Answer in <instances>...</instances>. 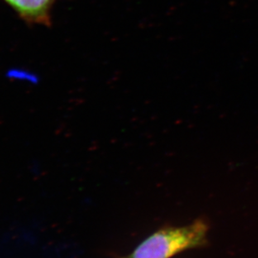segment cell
<instances>
[{
  "mask_svg": "<svg viewBox=\"0 0 258 258\" xmlns=\"http://www.w3.org/2000/svg\"><path fill=\"white\" fill-rule=\"evenodd\" d=\"M28 25L49 27L58 0H4Z\"/></svg>",
  "mask_w": 258,
  "mask_h": 258,
  "instance_id": "cell-2",
  "label": "cell"
},
{
  "mask_svg": "<svg viewBox=\"0 0 258 258\" xmlns=\"http://www.w3.org/2000/svg\"><path fill=\"white\" fill-rule=\"evenodd\" d=\"M209 223L203 218L183 226L159 229L144 239L127 258H172L208 243Z\"/></svg>",
  "mask_w": 258,
  "mask_h": 258,
  "instance_id": "cell-1",
  "label": "cell"
}]
</instances>
